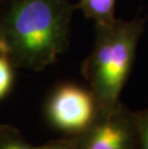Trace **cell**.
Returning a JSON list of instances; mask_svg holds the SVG:
<instances>
[{
	"instance_id": "1",
	"label": "cell",
	"mask_w": 148,
	"mask_h": 149,
	"mask_svg": "<svg viewBox=\"0 0 148 149\" xmlns=\"http://www.w3.org/2000/svg\"><path fill=\"white\" fill-rule=\"evenodd\" d=\"M75 10L69 0H7L0 11V54L15 68L52 65L69 46Z\"/></svg>"
},
{
	"instance_id": "2",
	"label": "cell",
	"mask_w": 148,
	"mask_h": 149,
	"mask_svg": "<svg viewBox=\"0 0 148 149\" xmlns=\"http://www.w3.org/2000/svg\"><path fill=\"white\" fill-rule=\"evenodd\" d=\"M148 15L133 19L117 18L95 26L91 52L82 64V74L95 96L100 110L115 109L133 68L140 38L145 32Z\"/></svg>"
},
{
	"instance_id": "3",
	"label": "cell",
	"mask_w": 148,
	"mask_h": 149,
	"mask_svg": "<svg viewBox=\"0 0 148 149\" xmlns=\"http://www.w3.org/2000/svg\"><path fill=\"white\" fill-rule=\"evenodd\" d=\"M72 138L76 149H140L133 111L123 103L100 110L89 127Z\"/></svg>"
},
{
	"instance_id": "4",
	"label": "cell",
	"mask_w": 148,
	"mask_h": 149,
	"mask_svg": "<svg viewBox=\"0 0 148 149\" xmlns=\"http://www.w3.org/2000/svg\"><path fill=\"white\" fill-rule=\"evenodd\" d=\"M99 112L92 91L75 84L60 86L47 104V116L51 124L70 137L84 132Z\"/></svg>"
},
{
	"instance_id": "5",
	"label": "cell",
	"mask_w": 148,
	"mask_h": 149,
	"mask_svg": "<svg viewBox=\"0 0 148 149\" xmlns=\"http://www.w3.org/2000/svg\"><path fill=\"white\" fill-rule=\"evenodd\" d=\"M117 0H80L75 8L80 10L95 26L107 25L116 19L115 6Z\"/></svg>"
},
{
	"instance_id": "6",
	"label": "cell",
	"mask_w": 148,
	"mask_h": 149,
	"mask_svg": "<svg viewBox=\"0 0 148 149\" xmlns=\"http://www.w3.org/2000/svg\"><path fill=\"white\" fill-rule=\"evenodd\" d=\"M0 149H36L14 125L0 124Z\"/></svg>"
},
{
	"instance_id": "7",
	"label": "cell",
	"mask_w": 148,
	"mask_h": 149,
	"mask_svg": "<svg viewBox=\"0 0 148 149\" xmlns=\"http://www.w3.org/2000/svg\"><path fill=\"white\" fill-rule=\"evenodd\" d=\"M14 65L7 57L0 54V100L10 93L14 84Z\"/></svg>"
},
{
	"instance_id": "8",
	"label": "cell",
	"mask_w": 148,
	"mask_h": 149,
	"mask_svg": "<svg viewBox=\"0 0 148 149\" xmlns=\"http://www.w3.org/2000/svg\"><path fill=\"white\" fill-rule=\"evenodd\" d=\"M133 117L136 124L140 149H148V108L133 111Z\"/></svg>"
},
{
	"instance_id": "9",
	"label": "cell",
	"mask_w": 148,
	"mask_h": 149,
	"mask_svg": "<svg viewBox=\"0 0 148 149\" xmlns=\"http://www.w3.org/2000/svg\"><path fill=\"white\" fill-rule=\"evenodd\" d=\"M36 149H76L75 141L72 137L67 139H56L46 143L36 146Z\"/></svg>"
},
{
	"instance_id": "10",
	"label": "cell",
	"mask_w": 148,
	"mask_h": 149,
	"mask_svg": "<svg viewBox=\"0 0 148 149\" xmlns=\"http://www.w3.org/2000/svg\"><path fill=\"white\" fill-rule=\"evenodd\" d=\"M0 11H1V8H0Z\"/></svg>"
}]
</instances>
